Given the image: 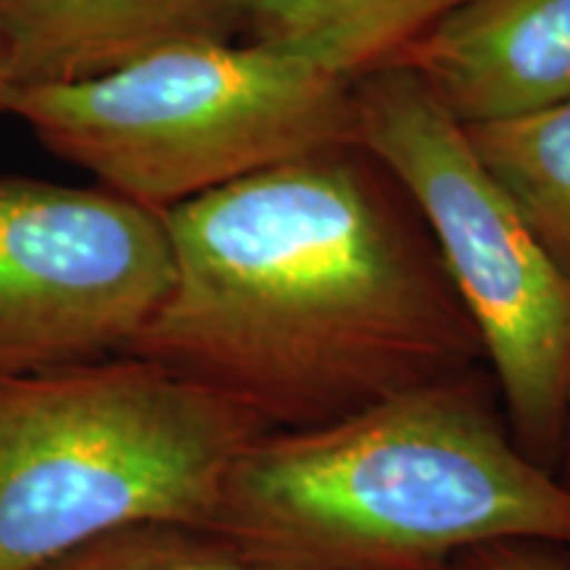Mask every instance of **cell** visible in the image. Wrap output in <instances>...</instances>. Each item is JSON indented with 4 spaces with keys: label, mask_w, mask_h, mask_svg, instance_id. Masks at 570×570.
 Returning <instances> with one entry per match:
<instances>
[{
    "label": "cell",
    "mask_w": 570,
    "mask_h": 570,
    "mask_svg": "<svg viewBox=\"0 0 570 570\" xmlns=\"http://www.w3.org/2000/svg\"><path fill=\"white\" fill-rule=\"evenodd\" d=\"M164 219L173 285L125 354L267 431L336 423L487 365L423 214L362 142L281 161Z\"/></svg>",
    "instance_id": "obj_1"
},
{
    "label": "cell",
    "mask_w": 570,
    "mask_h": 570,
    "mask_svg": "<svg viewBox=\"0 0 570 570\" xmlns=\"http://www.w3.org/2000/svg\"><path fill=\"white\" fill-rule=\"evenodd\" d=\"M259 570H449L494 541L570 550V494L520 452L487 365L240 449L202 525Z\"/></svg>",
    "instance_id": "obj_2"
},
{
    "label": "cell",
    "mask_w": 570,
    "mask_h": 570,
    "mask_svg": "<svg viewBox=\"0 0 570 570\" xmlns=\"http://www.w3.org/2000/svg\"><path fill=\"white\" fill-rule=\"evenodd\" d=\"M267 428L156 362L114 354L0 381V570L138 523L202 525Z\"/></svg>",
    "instance_id": "obj_3"
},
{
    "label": "cell",
    "mask_w": 570,
    "mask_h": 570,
    "mask_svg": "<svg viewBox=\"0 0 570 570\" xmlns=\"http://www.w3.org/2000/svg\"><path fill=\"white\" fill-rule=\"evenodd\" d=\"M48 151L154 212L320 148L360 142L352 82L252 40L183 42L13 96Z\"/></svg>",
    "instance_id": "obj_4"
},
{
    "label": "cell",
    "mask_w": 570,
    "mask_h": 570,
    "mask_svg": "<svg viewBox=\"0 0 570 570\" xmlns=\"http://www.w3.org/2000/svg\"><path fill=\"white\" fill-rule=\"evenodd\" d=\"M352 92L360 142L415 202L473 317L512 441L554 473L570 377V275L415 71L389 63L354 80Z\"/></svg>",
    "instance_id": "obj_5"
},
{
    "label": "cell",
    "mask_w": 570,
    "mask_h": 570,
    "mask_svg": "<svg viewBox=\"0 0 570 570\" xmlns=\"http://www.w3.org/2000/svg\"><path fill=\"white\" fill-rule=\"evenodd\" d=\"M164 212L0 180V381L125 354L173 285Z\"/></svg>",
    "instance_id": "obj_6"
},
{
    "label": "cell",
    "mask_w": 570,
    "mask_h": 570,
    "mask_svg": "<svg viewBox=\"0 0 570 570\" xmlns=\"http://www.w3.org/2000/svg\"><path fill=\"white\" fill-rule=\"evenodd\" d=\"M394 63L462 127L552 109L570 98V0H460Z\"/></svg>",
    "instance_id": "obj_7"
},
{
    "label": "cell",
    "mask_w": 570,
    "mask_h": 570,
    "mask_svg": "<svg viewBox=\"0 0 570 570\" xmlns=\"http://www.w3.org/2000/svg\"><path fill=\"white\" fill-rule=\"evenodd\" d=\"M19 90L90 80L183 42L244 38V0H0Z\"/></svg>",
    "instance_id": "obj_8"
},
{
    "label": "cell",
    "mask_w": 570,
    "mask_h": 570,
    "mask_svg": "<svg viewBox=\"0 0 570 570\" xmlns=\"http://www.w3.org/2000/svg\"><path fill=\"white\" fill-rule=\"evenodd\" d=\"M460 0H244V38L354 82L389 67Z\"/></svg>",
    "instance_id": "obj_9"
},
{
    "label": "cell",
    "mask_w": 570,
    "mask_h": 570,
    "mask_svg": "<svg viewBox=\"0 0 570 570\" xmlns=\"http://www.w3.org/2000/svg\"><path fill=\"white\" fill-rule=\"evenodd\" d=\"M465 132L544 252L570 275V98Z\"/></svg>",
    "instance_id": "obj_10"
},
{
    "label": "cell",
    "mask_w": 570,
    "mask_h": 570,
    "mask_svg": "<svg viewBox=\"0 0 570 570\" xmlns=\"http://www.w3.org/2000/svg\"><path fill=\"white\" fill-rule=\"evenodd\" d=\"M38 570H259L198 525L138 523L77 547Z\"/></svg>",
    "instance_id": "obj_11"
},
{
    "label": "cell",
    "mask_w": 570,
    "mask_h": 570,
    "mask_svg": "<svg viewBox=\"0 0 570 570\" xmlns=\"http://www.w3.org/2000/svg\"><path fill=\"white\" fill-rule=\"evenodd\" d=\"M449 570H570V558L544 541H494L460 554Z\"/></svg>",
    "instance_id": "obj_12"
},
{
    "label": "cell",
    "mask_w": 570,
    "mask_h": 570,
    "mask_svg": "<svg viewBox=\"0 0 570 570\" xmlns=\"http://www.w3.org/2000/svg\"><path fill=\"white\" fill-rule=\"evenodd\" d=\"M17 92H19V82H17V71H13L11 46L9 40H6L3 27H0V117H3V114H11V104Z\"/></svg>",
    "instance_id": "obj_13"
},
{
    "label": "cell",
    "mask_w": 570,
    "mask_h": 570,
    "mask_svg": "<svg viewBox=\"0 0 570 570\" xmlns=\"http://www.w3.org/2000/svg\"><path fill=\"white\" fill-rule=\"evenodd\" d=\"M554 481L570 494V377L566 391V415H562V436H560V452L558 465H554Z\"/></svg>",
    "instance_id": "obj_14"
},
{
    "label": "cell",
    "mask_w": 570,
    "mask_h": 570,
    "mask_svg": "<svg viewBox=\"0 0 570 570\" xmlns=\"http://www.w3.org/2000/svg\"><path fill=\"white\" fill-rule=\"evenodd\" d=\"M566 552H568V558H570V550H566Z\"/></svg>",
    "instance_id": "obj_15"
}]
</instances>
